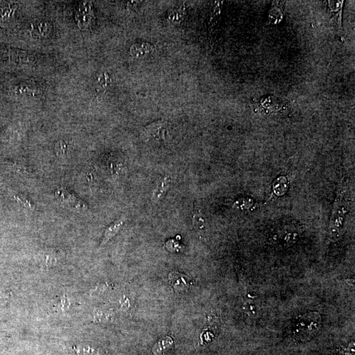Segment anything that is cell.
I'll list each match as a JSON object with an SVG mask.
<instances>
[{
    "instance_id": "1",
    "label": "cell",
    "mask_w": 355,
    "mask_h": 355,
    "mask_svg": "<svg viewBox=\"0 0 355 355\" xmlns=\"http://www.w3.org/2000/svg\"><path fill=\"white\" fill-rule=\"evenodd\" d=\"M167 133V122L163 120H158L152 122L143 128L140 135V138L148 142L151 139L164 141L166 139Z\"/></svg>"
},
{
    "instance_id": "2",
    "label": "cell",
    "mask_w": 355,
    "mask_h": 355,
    "mask_svg": "<svg viewBox=\"0 0 355 355\" xmlns=\"http://www.w3.org/2000/svg\"><path fill=\"white\" fill-rule=\"evenodd\" d=\"M55 196L62 203L79 211H83L88 209V205L85 202L74 196L73 193H70L65 187H61L57 189L55 191Z\"/></svg>"
},
{
    "instance_id": "3",
    "label": "cell",
    "mask_w": 355,
    "mask_h": 355,
    "mask_svg": "<svg viewBox=\"0 0 355 355\" xmlns=\"http://www.w3.org/2000/svg\"><path fill=\"white\" fill-rule=\"evenodd\" d=\"M318 313H309L304 316L297 325L298 330L297 332L301 333L304 335L312 334L316 332L321 324V317Z\"/></svg>"
},
{
    "instance_id": "4",
    "label": "cell",
    "mask_w": 355,
    "mask_h": 355,
    "mask_svg": "<svg viewBox=\"0 0 355 355\" xmlns=\"http://www.w3.org/2000/svg\"><path fill=\"white\" fill-rule=\"evenodd\" d=\"M168 280L170 285L177 291H184L191 284L189 277L177 272H170Z\"/></svg>"
},
{
    "instance_id": "5",
    "label": "cell",
    "mask_w": 355,
    "mask_h": 355,
    "mask_svg": "<svg viewBox=\"0 0 355 355\" xmlns=\"http://www.w3.org/2000/svg\"><path fill=\"white\" fill-rule=\"evenodd\" d=\"M155 50V47L150 43L141 42L133 44L130 49V54L134 58H142Z\"/></svg>"
},
{
    "instance_id": "6",
    "label": "cell",
    "mask_w": 355,
    "mask_h": 355,
    "mask_svg": "<svg viewBox=\"0 0 355 355\" xmlns=\"http://www.w3.org/2000/svg\"><path fill=\"white\" fill-rule=\"evenodd\" d=\"M125 217H120V218L117 219L112 224L109 225L108 227L106 228L105 232H104L103 238H102L101 243H100V246L106 244V243L108 242L112 237H114L119 232L120 228H122V225L125 222Z\"/></svg>"
},
{
    "instance_id": "7",
    "label": "cell",
    "mask_w": 355,
    "mask_h": 355,
    "mask_svg": "<svg viewBox=\"0 0 355 355\" xmlns=\"http://www.w3.org/2000/svg\"><path fill=\"white\" fill-rule=\"evenodd\" d=\"M93 17H94V13H93L92 4L89 3H85L83 6L80 8L79 14L77 16L79 25H82L81 28L88 27L92 20Z\"/></svg>"
},
{
    "instance_id": "8",
    "label": "cell",
    "mask_w": 355,
    "mask_h": 355,
    "mask_svg": "<svg viewBox=\"0 0 355 355\" xmlns=\"http://www.w3.org/2000/svg\"><path fill=\"white\" fill-rule=\"evenodd\" d=\"M171 182L170 178L169 176H166L164 178L162 182L158 186L157 188L153 191V195H152V200L153 202L157 203L159 201L163 199L165 195L166 194L167 191L170 187Z\"/></svg>"
},
{
    "instance_id": "9",
    "label": "cell",
    "mask_w": 355,
    "mask_h": 355,
    "mask_svg": "<svg viewBox=\"0 0 355 355\" xmlns=\"http://www.w3.org/2000/svg\"><path fill=\"white\" fill-rule=\"evenodd\" d=\"M9 58L12 62L17 64L29 63L30 56L27 52L17 49H12L9 51Z\"/></svg>"
},
{
    "instance_id": "10",
    "label": "cell",
    "mask_w": 355,
    "mask_h": 355,
    "mask_svg": "<svg viewBox=\"0 0 355 355\" xmlns=\"http://www.w3.org/2000/svg\"><path fill=\"white\" fill-rule=\"evenodd\" d=\"M172 344H173V339L170 337L163 338L155 344L153 348V352L155 355H161L165 349H166L167 347L172 346Z\"/></svg>"
},
{
    "instance_id": "11",
    "label": "cell",
    "mask_w": 355,
    "mask_h": 355,
    "mask_svg": "<svg viewBox=\"0 0 355 355\" xmlns=\"http://www.w3.org/2000/svg\"><path fill=\"white\" fill-rule=\"evenodd\" d=\"M111 79L109 75L107 73H102L97 79L96 87L98 92H101L106 90L110 83Z\"/></svg>"
},
{
    "instance_id": "12",
    "label": "cell",
    "mask_w": 355,
    "mask_h": 355,
    "mask_svg": "<svg viewBox=\"0 0 355 355\" xmlns=\"http://www.w3.org/2000/svg\"><path fill=\"white\" fill-rule=\"evenodd\" d=\"M48 29L47 24L43 23L37 24L32 27L31 35L34 36L35 38H39V37L40 38V37L45 36Z\"/></svg>"
},
{
    "instance_id": "13",
    "label": "cell",
    "mask_w": 355,
    "mask_h": 355,
    "mask_svg": "<svg viewBox=\"0 0 355 355\" xmlns=\"http://www.w3.org/2000/svg\"><path fill=\"white\" fill-rule=\"evenodd\" d=\"M185 15V8L184 6H178L175 7L170 13L169 18L172 22H178L182 20Z\"/></svg>"
},
{
    "instance_id": "14",
    "label": "cell",
    "mask_w": 355,
    "mask_h": 355,
    "mask_svg": "<svg viewBox=\"0 0 355 355\" xmlns=\"http://www.w3.org/2000/svg\"><path fill=\"white\" fill-rule=\"evenodd\" d=\"M16 8L14 7H5L0 9V23L9 19L14 14Z\"/></svg>"
},
{
    "instance_id": "15",
    "label": "cell",
    "mask_w": 355,
    "mask_h": 355,
    "mask_svg": "<svg viewBox=\"0 0 355 355\" xmlns=\"http://www.w3.org/2000/svg\"><path fill=\"white\" fill-rule=\"evenodd\" d=\"M193 224L197 229L202 230L205 227L204 220L203 219L200 212H196L193 217Z\"/></svg>"
},
{
    "instance_id": "16",
    "label": "cell",
    "mask_w": 355,
    "mask_h": 355,
    "mask_svg": "<svg viewBox=\"0 0 355 355\" xmlns=\"http://www.w3.org/2000/svg\"><path fill=\"white\" fill-rule=\"evenodd\" d=\"M55 152L58 155H66L68 152V145L63 141H59L55 147Z\"/></svg>"
},
{
    "instance_id": "17",
    "label": "cell",
    "mask_w": 355,
    "mask_h": 355,
    "mask_svg": "<svg viewBox=\"0 0 355 355\" xmlns=\"http://www.w3.org/2000/svg\"><path fill=\"white\" fill-rule=\"evenodd\" d=\"M166 247L170 252H179L180 248H181L179 243L176 242V241L174 240V239L169 240L168 242H167Z\"/></svg>"
},
{
    "instance_id": "18",
    "label": "cell",
    "mask_w": 355,
    "mask_h": 355,
    "mask_svg": "<svg viewBox=\"0 0 355 355\" xmlns=\"http://www.w3.org/2000/svg\"><path fill=\"white\" fill-rule=\"evenodd\" d=\"M75 353L77 355H93V349L89 347H79L75 348Z\"/></svg>"
},
{
    "instance_id": "19",
    "label": "cell",
    "mask_w": 355,
    "mask_h": 355,
    "mask_svg": "<svg viewBox=\"0 0 355 355\" xmlns=\"http://www.w3.org/2000/svg\"><path fill=\"white\" fill-rule=\"evenodd\" d=\"M57 259L53 254H46L45 263L48 266L54 265L56 263Z\"/></svg>"
}]
</instances>
